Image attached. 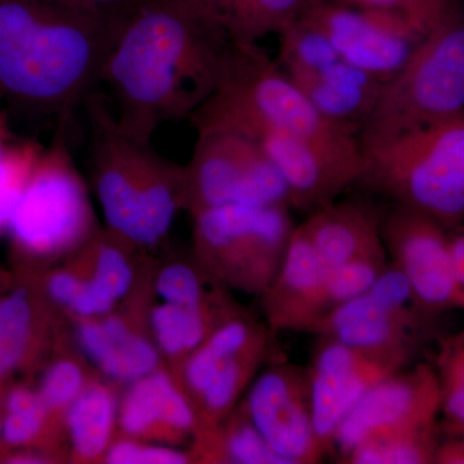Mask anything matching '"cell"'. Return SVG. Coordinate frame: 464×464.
I'll return each mask as SVG.
<instances>
[{
  "label": "cell",
  "instance_id": "f35d334b",
  "mask_svg": "<svg viewBox=\"0 0 464 464\" xmlns=\"http://www.w3.org/2000/svg\"><path fill=\"white\" fill-rule=\"evenodd\" d=\"M415 133L464 181V112Z\"/></svg>",
  "mask_w": 464,
  "mask_h": 464
},
{
  "label": "cell",
  "instance_id": "d6a6232c",
  "mask_svg": "<svg viewBox=\"0 0 464 464\" xmlns=\"http://www.w3.org/2000/svg\"><path fill=\"white\" fill-rule=\"evenodd\" d=\"M154 285L164 304L191 308L212 304L222 290H226L208 282L194 258L192 262H173L164 266L159 271Z\"/></svg>",
  "mask_w": 464,
  "mask_h": 464
},
{
  "label": "cell",
  "instance_id": "52a82bcc",
  "mask_svg": "<svg viewBox=\"0 0 464 464\" xmlns=\"http://www.w3.org/2000/svg\"><path fill=\"white\" fill-rule=\"evenodd\" d=\"M69 121H60L53 141L43 149L9 226L17 248L32 257L72 255L99 230L67 142Z\"/></svg>",
  "mask_w": 464,
  "mask_h": 464
},
{
  "label": "cell",
  "instance_id": "1f68e13d",
  "mask_svg": "<svg viewBox=\"0 0 464 464\" xmlns=\"http://www.w3.org/2000/svg\"><path fill=\"white\" fill-rule=\"evenodd\" d=\"M43 149L34 141H11L0 154V234L9 230Z\"/></svg>",
  "mask_w": 464,
  "mask_h": 464
},
{
  "label": "cell",
  "instance_id": "ba28073f",
  "mask_svg": "<svg viewBox=\"0 0 464 464\" xmlns=\"http://www.w3.org/2000/svg\"><path fill=\"white\" fill-rule=\"evenodd\" d=\"M275 335L265 320L240 306L186 357L176 380L197 414V433L221 423L237 408L267 364Z\"/></svg>",
  "mask_w": 464,
  "mask_h": 464
},
{
  "label": "cell",
  "instance_id": "4316f807",
  "mask_svg": "<svg viewBox=\"0 0 464 464\" xmlns=\"http://www.w3.org/2000/svg\"><path fill=\"white\" fill-rule=\"evenodd\" d=\"M235 44H259L279 35L311 0H200Z\"/></svg>",
  "mask_w": 464,
  "mask_h": 464
},
{
  "label": "cell",
  "instance_id": "ab89813d",
  "mask_svg": "<svg viewBox=\"0 0 464 464\" xmlns=\"http://www.w3.org/2000/svg\"><path fill=\"white\" fill-rule=\"evenodd\" d=\"M435 464H464V430L441 433Z\"/></svg>",
  "mask_w": 464,
  "mask_h": 464
},
{
  "label": "cell",
  "instance_id": "7c38bea8",
  "mask_svg": "<svg viewBox=\"0 0 464 464\" xmlns=\"http://www.w3.org/2000/svg\"><path fill=\"white\" fill-rule=\"evenodd\" d=\"M243 402L250 420L284 463L317 464L328 458L316 432L306 366L275 360L259 372Z\"/></svg>",
  "mask_w": 464,
  "mask_h": 464
},
{
  "label": "cell",
  "instance_id": "b9f144b4",
  "mask_svg": "<svg viewBox=\"0 0 464 464\" xmlns=\"http://www.w3.org/2000/svg\"><path fill=\"white\" fill-rule=\"evenodd\" d=\"M52 2L78 9V11L90 12V14H109L123 7L130 0H52Z\"/></svg>",
  "mask_w": 464,
  "mask_h": 464
},
{
  "label": "cell",
  "instance_id": "836d02e7",
  "mask_svg": "<svg viewBox=\"0 0 464 464\" xmlns=\"http://www.w3.org/2000/svg\"><path fill=\"white\" fill-rule=\"evenodd\" d=\"M51 420L52 415L38 391L16 387L5 400L2 439L12 447L30 444L42 435Z\"/></svg>",
  "mask_w": 464,
  "mask_h": 464
},
{
  "label": "cell",
  "instance_id": "603a6c76",
  "mask_svg": "<svg viewBox=\"0 0 464 464\" xmlns=\"http://www.w3.org/2000/svg\"><path fill=\"white\" fill-rule=\"evenodd\" d=\"M293 83L326 121L357 137L377 109L387 84L343 60Z\"/></svg>",
  "mask_w": 464,
  "mask_h": 464
},
{
  "label": "cell",
  "instance_id": "5b68a950",
  "mask_svg": "<svg viewBox=\"0 0 464 464\" xmlns=\"http://www.w3.org/2000/svg\"><path fill=\"white\" fill-rule=\"evenodd\" d=\"M192 258L208 282L261 297L273 283L297 225L283 207L224 206L192 217Z\"/></svg>",
  "mask_w": 464,
  "mask_h": 464
},
{
  "label": "cell",
  "instance_id": "9a60e30c",
  "mask_svg": "<svg viewBox=\"0 0 464 464\" xmlns=\"http://www.w3.org/2000/svg\"><path fill=\"white\" fill-rule=\"evenodd\" d=\"M413 362L404 355L372 353L317 335L306 365L317 436L326 456H335L338 427L362 396Z\"/></svg>",
  "mask_w": 464,
  "mask_h": 464
},
{
  "label": "cell",
  "instance_id": "8992f818",
  "mask_svg": "<svg viewBox=\"0 0 464 464\" xmlns=\"http://www.w3.org/2000/svg\"><path fill=\"white\" fill-rule=\"evenodd\" d=\"M464 112V16L459 9L427 34L389 82L360 142L423 130Z\"/></svg>",
  "mask_w": 464,
  "mask_h": 464
},
{
  "label": "cell",
  "instance_id": "44dd1931",
  "mask_svg": "<svg viewBox=\"0 0 464 464\" xmlns=\"http://www.w3.org/2000/svg\"><path fill=\"white\" fill-rule=\"evenodd\" d=\"M75 340L85 359L116 383L130 384L160 368L154 338L123 314L74 319Z\"/></svg>",
  "mask_w": 464,
  "mask_h": 464
},
{
  "label": "cell",
  "instance_id": "e0dca14e",
  "mask_svg": "<svg viewBox=\"0 0 464 464\" xmlns=\"http://www.w3.org/2000/svg\"><path fill=\"white\" fill-rule=\"evenodd\" d=\"M258 142L282 173L293 210L310 215L362 179L364 158L360 140L323 141L275 132Z\"/></svg>",
  "mask_w": 464,
  "mask_h": 464
},
{
  "label": "cell",
  "instance_id": "30bf717a",
  "mask_svg": "<svg viewBox=\"0 0 464 464\" xmlns=\"http://www.w3.org/2000/svg\"><path fill=\"white\" fill-rule=\"evenodd\" d=\"M360 145L364 170L359 183L392 204L431 217L448 230L464 225V181L420 134Z\"/></svg>",
  "mask_w": 464,
  "mask_h": 464
},
{
  "label": "cell",
  "instance_id": "e575fe53",
  "mask_svg": "<svg viewBox=\"0 0 464 464\" xmlns=\"http://www.w3.org/2000/svg\"><path fill=\"white\" fill-rule=\"evenodd\" d=\"M93 378L88 377L82 360L74 356H61L48 366L43 375L38 393L47 406L52 418L63 420L70 405L83 392Z\"/></svg>",
  "mask_w": 464,
  "mask_h": 464
},
{
  "label": "cell",
  "instance_id": "277c9868",
  "mask_svg": "<svg viewBox=\"0 0 464 464\" xmlns=\"http://www.w3.org/2000/svg\"><path fill=\"white\" fill-rule=\"evenodd\" d=\"M188 121L195 132L256 140L282 132L323 140H359L326 121L259 44H235L215 90Z\"/></svg>",
  "mask_w": 464,
  "mask_h": 464
},
{
  "label": "cell",
  "instance_id": "74e56055",
  "mask_svg": "<svg viewBox=\"0 0 464 464\" xmlns=\"http://www.w3.org/2000/svg\"><path fill=\"white\" fill-rule=\"evenodd\" d=\"M103 462L111 464H183L194 462L190 451L141 440H114Z\"/></svg>",
  "mask_w": 464,
  "mask_h": 464
},
{
  "label": "cell",
  "instance_id": "f6af8a7d",
  "mask_svg": "<svg viewBox=\"0 0 464 464\" xmlns=\"http://www.w3.org/2000/svg\"><path fill=\"white\" fill-rule=\"evenodd\" d=\"M460 332H462V334H463V337H464V329H463V331H460Z\"/></svg>",
  "mask_w": 464,
  "mask_h": 464
},
{
  "label": "cell",
  "instance_id": "484cf974",
  "mask_svg": "<svg viewBox=\"0 0 464 464\" xmlns=\"http://www.w3.org/2000/svg\"><path fill=\"white\" fill-rule=\"evenodd\" d=\"M190 453L198 463L285 464L250 420L243 399L221 423L195 435Z\"/></svg>",
  "mask_w": 464,
  "mask_h": 464
},
{
  "label": "cell",
  "instance_id": "ee69618b",
  "mask_svg": "<svg viewBox=\"0 0 464 464\" xmlns=\"http://www.w3.org/2000/svg\"><path fill=\"white\" fill-rule=\"evenodd\" d=\"M0 439H2V420H0Z\"/></svg>",
  "mask_w": 464,
  "mask_h": 464
},
{
  "label": "cell",
  "instance_id": "6da1fadb",
  "mask_svg": "<svg viewBox=\"0 0 464 464\" xmlns=\"http://www.w3.org/2000/svg\"><path fill=\"white\" fill-rule=\"evenodd\" d=\"M102 72L125 133L152 142L215 90L235 43L200 0H130Z\"/></svg>",
  "mask_w": 464,
  "mask_h": 464
},
{
  "label": "cell",
  "instance_id": "ac0fdd59",
  "mask_svg": "<svg viewBox=\"0 0 464 464\" xmlns=\"http://www.w3.org/2000/svg\"><path fill=\"white\" fill-rule=\"evenodd\" d=\"M328 270L301 225H297L276 276L261 299L265 323L277 334L313 333L328 315Z\"/></svg>",
  "mask_w": 464,
  "mask_h": 464
},
{
  "label": "cell",
  "instance_id": "4dcf8cb0",
  "mask_svg": "<svg viewBox=\"0 0 464 464\" xmlns=\"http://www.w3.org/2000/svg\"><path fill=\"white\" fill-rule=\"evenodd\" d=\"M38 317L25 289L0 299V378L23 364L36 335Z\"/></svg>",
  "mask_w": 464,
  "mask_h": 464
},
{
  "label": "cell",
  "instance_id": "cb8c5ba5",
  "mask_svg": "<svg viewBox=\"0 0 464 464\" xmlns=\"http://www.w3.org/2000/svg\"><path fill=\"white\" fill-rule=\"evenodd\" d=\"M239 307L228 290H222L212 304L204 307L176 306L163 302L150 311V331L161 356L172 360L177 371L217 325Z\"/></svg>",
  "mask_w": 464,
  "mask_h": 464
},
{
  "label": "cell",
  "instance_id": "60d3db41",
  "mask_svg": "<svg viewBox=\"0 0 464 464\" xmlns=\"http://www.w3.org/2000/svg\"><path fill=\"white\" fill-rule=\"evenodd\" d=\"M449 243L459 292V310L464 311V225L449 230Z\"/></svg>",
  "mask_w": 464,
  "mask_h": 464
},
{
  "label": "cell",
  "instance_id": "7a4b0ae2",
  "mask_svg": "<svg viewBox=\"0 0 464 464\" xmlns=\"http://www.w3.org/2000/svg\"><path fill=\"white\" fill-rule=\"evenodd\" d=\"M119 11L90 14L52 0H0V100L33 119H70L101 90Z\"/></svg>",
  "mask_w": 464,
  "mask_h": 464
},
{
  "label": "cell",
  "instance_id": "d6986e66",
  "mask_svg": "<svg viewBox=\"0 0 464 464\" xmlns=\"http://www.w3.org/2000/svg\"><path fill=\"white\" fill-rule=\"evenodd\" d=\"M118 430L124 438L179 447L194 440L198 420L179 381L159 368L128 384L119 400Z\"/></svg>",
  "mask_w": 464,
  "mask_h": 464
},
{
  "label": "cell",
  "instance_id": "8fae6325",
  "mask_svg": "<svg viewBox=\"0 0 464 464\" xmlns=\"http://www.w3.org/2000/svg\"><path fill=\"white\" fill-rule=\"evenodd\" d=\"M433 319L418 306L411 284L389 259L364 295L334 308L311 334L360 350L414 359Z\"/></svg>",
  "mask_w": 464,
  "mask_h": 464
},
{
  "label": "cell",
  "instance_id": "3957f363",
  "mask_svg": "<svg viewBox=\"0 0 464 464\" xmlns=\"http://www.w3.org/2000/svg\"><path fill=\"white\" fill-rule=\"evenodd\" d=\"M83 109L92 179L109 230L141 250L160 246L185 210V166L125 133L101 90L85 100Z\"/></svg>",
  "mask_w": 464,
  "mask_h": 464
},
{
  "label": "cell",
  "instance_id": "8d00e7d4",
  "mask_svg": "<svg viewBox=\"0 0 464 464\" xmlns=\"http://www.w3.org/2000/svg\"><path fill=\"white\" fill-rule=\"evenodd\" d=\"M366 11L398 14L430 34L458 11L454 0H334Z\"/></svg>",
  "mask_w": 464,
  "mask_h": 464
},
{
  "label": "cell",
  "instance_id": "ffe728a7",
  "mask_svg": "<svg viewBox=\"0 0 464 464\" xmlns=\"http://www.w3.org/2000/svg\"><path fill=\"white\" fill-rule=\"evenodd\" d=\"M136 249L140 248L109 228H99L87 243L70 255L76 261L72 265L82 279L78 295L67 311L72 319L109 315L119 302L132 293Z\"/></svg>",
  "mask_w": 464,
  "mask_h": 464
},
{
  "label": "cell",
  "instance_id": "9c48e42d",
  "mask_svg": "<svg viewBox=\"0 0 464 464\" xmlns=\"http://www.w3.org/2000/svg\"><path fill=\"white\" fill-rule=\"evenodd\" d=\"M232 204L293 210L288 186L261 143L235 133H198L185 166V210L194 217Z\"/></svg>",
  "mask_w": 464,
  "mask_h": 464
},
{
  "label": "cell",
  "instance_id": "7bdbcfd3",
  "mask_svg": "<svg viewBox=\"0 0 464 464\" xmlns=\"http://www.w3.org/2000/svg\"><path fill=\"white\" fill-rule=\"evenodd\" d=\"M12 462L14 463H26V464H33V463H44L47 458L41 456V454H34V453H24V454H17V456H14L12 458Z\"/></svg>",
  "mask_w": 464,
  "mask_h": 464
},
{
  "label": "cell",
  "instance_id": "d4e9b609",
  "mask_svg": "<svg viewBox=\"0 0 464 464\" xmlns=\"http://www.w3.org/2000/svg\"><path fill=\"white\" fill-rule=\"evenodd\" d=\"M118 393L112 386L92 380L65 415L72 459L94 463L105 459L118 429Z\"/></svg>",
  "mask_w": 464,
  "mask_h": 464
},
{
  "label": "cell",
  "instance_id": "83f0119b",
  "mask_svg": "<svg viewBox=\"0 0 464 464\" xmlns=\"http://www.w3.org/2000/svg\"><path fill=\"white\" fill-rule=\"evenodd\" d=\"M441 430L440 423L408 431L365 440L356 445L341 463L346 464H435Z\"/></svg>",
  "mask_w": 464,
  "mask_h": 464
},
{
  "label": "cell",
  "instance_id": "f1b7e54d",
  "mask_svg": "<svg viewBox=\"0 0 464 464\" xmlns=\"http://www.w3.org/2000/svg\"><path fill=\"white\" fill-rule=\"evenodd\" d=\"M277 38V63L293 82L316 74L342 60L325 34L304 14Z\"/></svg>",
  "mask_w": 464,
  "mask_h": 464
},
{
  "label": "cell",
  "instance_id": "4fadbf2b",
  "mask_svg": "<svg viewBox=\"0 0 464 464\" xmlns=\"http://www.w3.org/2000/svg\"><path fill=\"white\" fill-rule=\"evenodd\" d=\"M304 16L315 24L342 60L389 83L404 69L427 34L404 17L334 0H311Z\"/></svg>",
  "mask_w": 464,
  "mask_h": 464
},
{
  "label": "cell",
  "instance_id": "7402d4cb",
  "mask_svg": "<svg viewBox=\"0 0 464 464\" xmlns=\"http://www.w3.org/2000/svg\"><path fill=\"white\" fill-rule=\"evenodd\" d=\"M386 210L364 199L334 200L301 224L326 270L368 256L387 255L382 237Z\"/></svg>",
  "mask_w": 464,
  "mask_h": 464
},
{
  "label": "cell",
  "instance_id": "f546056e",
  "mask_svg": "<svg viewBox=\"0 0 464 464\" xmlns=\"http://www.w3.org/2000/svg\"><path fill=\"white\" fill-rule=\"evenodd\" d=\"M431 364L440 387L441 433L464 430V337L462 332L438 338Z\"/></svg>",
  "mask_w": 464,
  "mask_h": 464
},
{
  "label": "cell",
  "instance_id": "2e32d148",
  "mask_svg": "<svg viewBox=\"0 0 464 464\" xmlns=\"http://www.w3.org/2000/svg\"><path fill=\"white\" fill-rule=\"evenodd\" d=\"M409 366L372 387L344 417L334 438L338 459L365 440L440 423L435 368L431 362Z\"/></svg>",
  "mask_w": 464,
  "mask_h": 464
},
{
  "label": "cell",
  "instance_id": "d590c367",
  "mask_svg": "<svg viewBox=\"0 0 464 464\" xmlns=\"http://www.w3.org/2000/svg\"><path fill=\"white\" fill-rule=\"evenodd\" d=\"M387 265H389V256L377 255L353 259L328 270L326 302H328L329 313L364 295L381 276Z\"/></svg>",
  "mask_w": 464,
  "mask_h": 464
},
{
  "label": "cell",
  "instance_id": "5bb4252c",
  "mask_svg": "<svg viewBox=\"0 0 464 464\" xmlns=\"http://www.w3.org/2000/svg\"><path fill=\"white\" fill-rule=\"evenodd\" d=\"M382 237L390 261L404 274L427 315L459 310L448 228L423 213L392 204L384 212Z\"/></svg>",
  "mask_w": 464,
  "mask_h": 464
}]
</instances>
